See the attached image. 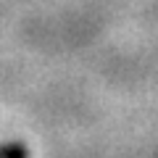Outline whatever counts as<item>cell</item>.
Here are the masks:
<instances>
[{
  "instance_id": "cell-1",
  "label": "cell",
  "mask_w": 158,
  "mask_h": 158,
  "mask_svg": "<svg viewBox=\"0 0 158 158\" xmlns=\"http://www.w3.org/2000/svg\"><path fill=\"white\" fill-rule=\"evenodd\" d=\"M0 158H29L21 142H0Z\"/></svg>"
}]
</instances>
